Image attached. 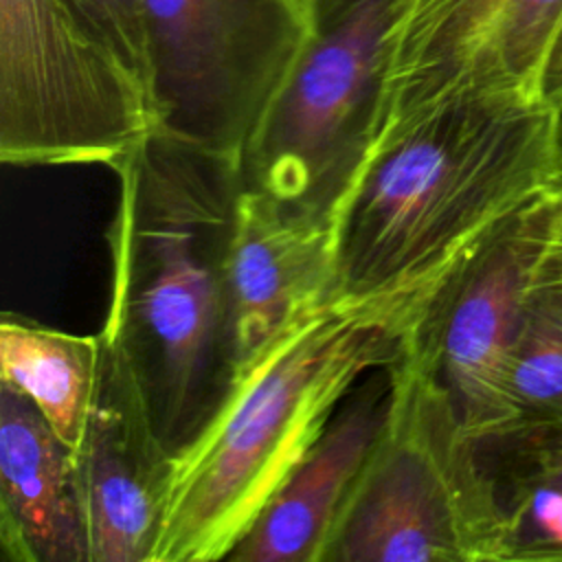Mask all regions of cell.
I'll return each instance as SVG.
<instances>
[{
  "mask_svg": "<svg viewBox=\"0 0 562 562\" xmlns=\"http://www.w3.org/2000/svg\"><path fill=\"white\" fill-rule=\"evenodd\" d=\"M558 176V112L514 94L424 110L367 151L334 211V296L415 327L448 274Z\"/></svg>",
  "mask_w": 562,
  "mask_h": 562,
  "instance_id": "1",
  "label": "cell"
},
{
  "mask_svg": "<svg viewBox=\"0 0 562 562\" xmlns=\"http://www.w3.org/2000/svg\"><path fill=\"white\" fill-rule=\"evenodd\" d=\"M114 171L103 325L176 454L235 380L226 257L241 169L154 132Z\"/></svg>",
  "mask_w": 562,
  "mask_h": 562,
  "instance_id": "2",
  "label": "cell"
},
{
  "mask_svg": "<svg viewBox=\"0 0 562 562\" xmlns=\"http://www.w3.org/2000/svg\"><path fill=\"white\" fill-rule=\"evenodd\" d=\"M411 329L402 314L336 296L292 321L173 454L151 562L226 560L353 389L397 360Z\"/></svg>",
  "mask_w": 562,
  "mask_h": 562,
  "instance_id": "3",
  "label": "cell"
},
{
  "mask_svg": "<svg viewBox=\"0 0 562 562\" xmlns=\"http://www.w3.org/2000/svg\"><path fill=\"white\" fill-rule=\"evenodd\" d=\"M505 516L479 443L428 353L406 336L389 364L382 430L325 562H503Z\"/></svg>",
  "mask_w": 562,
  "mask_h": 562,
  "instance_id": "4",
  "label": "cell"
},
{
  "mask_svg": "<svg viewBox=\"0 0 562 562\" xmlns=\"http://www.w3.org/2000/svg\"><path fill=\"white\" fill-rule=\"evenodd\" d=\"M417 0H314V31L241 158L248 187L331 215L373 140L395 37Z\"/></svg>",
  "mask_w": 562,
  "mask_h": 562,
  "instance_id": "5",
  "label": "cell"
},
{
  "mask_svg": "<svg viewBox=\"0 0 562 562\" xmlns=\"http://www.w3.org/2000/svg\"><path fill=\"white\" fill-rule=\"evenodd\" d=\"M149 86L66 0H0V160L116 169L156 132Z\"/></svg>",
  "mask_w": 562,
  "mask_h": 562,
  "instance_id": "6",
  "label": "cell"
},
{
  "mask_svg": "<svg viewBox=\"0 0 562 562\" xmlns=\"http://www.w3.org/2000/svg\"><path fill=\"white\" fill-rule=\"evenodd\" d=\"M156 132L241 158L314 31V0H143Z\"/></svg>",
  "mask_w": 562,
  "mask_h": 562,
  "instance_id": "7",
  "label": "cell"
},
{
  "mask_svg": "<svg viewBox=\"0 0 562 562\" xmlns=\"http://www.w3.org/2000/svg\"><path fill=\"white\" fill-rule=\"evenodd\" d=\"M555 202V184H549L496 224L448 274L408 331L479 446L509 422L507 367L536 301Z\"/></svg>",
  "mask_w": 562,
  "mask_h": 562,
  "instance_id": "8",
  "label": "cell"
},
{
  "mask_svg": "<svg viewBox=\"0 0 562 562\" xmlns=\"http://www.w3.org/2000/svg\"><path fill=\"white\" fill-rule=\"evenodd\" d=\"M560 26L562 0H417L393 44L371 145L457 97L542 101V72Z\"/></svg>",
  "mask_w": 562,
  "mask_h": 562,
  "instance_id": "9",
  "label": "cell"
},
{
  "mask_svg": "<svg viewBox=\"0 0 562 562\" xmlns=\"http://www.w3.org/2000/svg\"><path fill=\"white\" fill-rule=\"evenodd\" d=\"M99 375L75 450L90 562H151L173 452L162 443L121 338L99 329Z\"/></svg>",
  "mask_w": 562,
  "mask_h": 562,
  "instance_id": "10",
  "label": "cell"
},
{
  "mask_svg": "<svg viewBox=\"0 0 562 562\" xmlns=\"http://www.w3.org/2000/svg\"><path fill=\"white\" fill-rule=\"evenodd\" d=\"M334 222L241 187L226 257L235 375L292 321L334 296Z\"/></svg>",
  "mask_w": 562,
  "mask_h": 562,
  "instance_id": "11",
  "label": "cell"
},
{
  "mask_svg": "<svg viewBox=\"0 0 562 562\" xmlns=\"http://www.w3.org/2000/svg\"><path fill=\"white\" fill-rule=\"evenodd\" d=\"M389 367L369 373L263 505L226 560L325 562L329 542L382 430Z\"/></svg>",
  "mask_w": 562,
  "mask_h": 562,
  "instance_id": "12",
  "label": "cell"
},
{
  "mask_svg": "<svg viewBox=\"0 0 562 562\" xmlns=\"http://www.w3.org/2000/svg\"><path fill=\"white\" fill-rule=\"evenodd\" d=\"M0 544L15 562H90L75 452L0 384Z\"/></svg>",
  "mask_w": 562,
  "mask_h": 562,
  "instance_id": "13",
  "label": "cell"
},
{
  "mask_svg": "<svg viewBox=\"0 0 562 562\" xmlns=\"http://www.w3.org/2000/svg\"><path fill=\"white\" fill-rule=\"evenodd\" d=\"M479 448L505 516L503 562H562V422L514 426Z\"/></svg>",
  "mask_w": 562,
  "mask_h": 562,
  "instance_id": "14",
  "label": "cell"
},
{
  "mask_svg": "<svg viewBox=\"0 0 562 562\" xmlns=\"http://www.w3.org/2000/svg\"><path fill=\"white\" fill-rule=\"evenodd\" d=\"M99 356V331L68 334L18 314H2V382L29 397L72 452L92 406Z\"/></svg>",
  "mask_w": 562,
  "mask_h": 562,
  "instance_id": "15",
  "label": "cell"
},
{
  "mask_svg": "<svg viewBox=\"0 0 562 562\" xmlns=\"http://www.w3.org/2000/svg\"><path fill=\"white\" fill-rule=\"evenodd\" d=\"M505 406V430L562 422V312L538 290L509 358Z\"/></svg>",
  "mask_w": 562,
  "mask_h": 562,
  "instance_id": "16",
  "label": "cell"
},
{
  "mask_svg": "<svg viewBox=\"0 0 562 562\" xmlns=\"http://www.w3.org/2000/svg\"><path fill=\"white\" fill-rule=\"evenodd\" d=\"M66 4L151 90L143 0H66Z\"/></svg>",
  "mask_w": 562,
  "mask_h": 562,
  "instance_id": "17",
  "label": "cell"
},
{
  "mask_svg": "<svg viewBox=\"0 0 562 562\" xmlns=\"http://www.w3.org/2000/svg\"><path fill=\"white\" fill-rule=\"evenodd\" d=\"M558 202L547 239V248L538 268V292L562 312V180H553Z\"/></svg>",
  "mask_w": 562,
  "mask_h": 562,
  "instance_id": "18",
  "label": "cell"
},
{
  "mask_svg": "<svg viewBox=\"0 0 562 562\" xmlns=\"http://www.w3.org/2000/svg\"><path fill=\"white\" fill-rule=\"evenodd\" d=\"M540 97L555 112L562 110V26L553 40V46L542 72Z\"/></svg>",
  "mask_w": 562,
  "mask_h": 562,
  "instance_id": "19",
  "label": "cell"
},
{
  "mask_svg": "<svg viewBox=\"0 0 562 562\" xmlns=\"http://www.w3.org/2000/svg\"><path fill=\"white\" fill-rule=\"evenodd\" d=\"M555 180H562V110L558 112V176Z\"/></svg>",
  "mask_w": 562,
  "mask_h": 562,
  "instance_id": "20",
  "label": "cell"
}]
</instances>
